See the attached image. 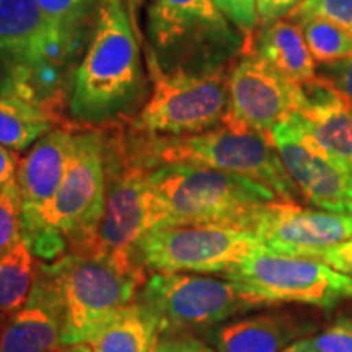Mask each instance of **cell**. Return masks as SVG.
I'll return each instance as SVG.
<instances>
[{"label":"cell","mask_w":352,"mask_h":352,"mask_svg":"<svg viewBox=\"0 0 352 352\" xmlns=\"http://www.w3.org/2000/svg\"><path fill=\"white\" fill-rule=\"evenodd\" d=\"M23 240L21 195L16 178L0 189V254Z\"/></svg>","instance_id":"26"},{"label":"cell","mask_w":352,"mask_h":352,"mask_svg":"<svg viewBox=\"0 0 352 352\" xmlns=\"http://www.w3.org/2000/svg\"><path fill=\"white\" fill-rule=\"evenodd\" d=\"M148 188L151 232L188 226L253 228L267 206L283 201L254 179L195 164L157 166Z\"/></svg>","instance_id":"2"},{"label":"cell","mask_w":352,"mask_h":352,"mask_svg":"<svg viewBox=\"0 0 352 352\" xmlns=\"http://www.w3.org/2000/svg\"><path fill=\"white\" fill-rule=\"evenodd\" d=\"M148 57L165 72L226 69L243 39L212 0H153L147 10Z\"/></svg>","instance_id":"7"},{"label":"cell","mask_w":352,"mask_h":352,"mask_svg":"<svg viewBox=\"0 0 352 352\" xmlns=\"http://www.w3.org/2000/svg\"><path fill=\"white\" fill-rule=\"evenodd\" d=\"M315 259H320V261L331 266L333 270L352 276V239L320 253Z\"/></svg>","instance_id":"33"},{"label":"cell","mask_w":352,"mask_h":352,"mask_svg":"<svg viewBox=\"0 0 352 352\" xmlns=\"http://www.w3.org/2000/svg\"><path fill=\"white\" fill-rule=\"evenodd\" d=\"M310 341L318 352H352V320L338 318Z\"/></svg>","instance_id":"28"},{"label":"cell","mask_w":352,"mask_h":352,"mask_svg":"<svg viewBox=\"0 0 352 352\" xmlns=\"http://www.w3.org/2000/svg\"><path fill=\"white\" fill-rule=\"evenodd\" d=\"M151 98L132 121V131L147 135H192L222 124L228 109L227 69L210 72H165L148 57Z\"/></svg>","instance_id":"9"},{"label":"cell","mask_w":352,"mask_h":352,"mask_svg":"<svg viewBox=\"0 0 352 352\" xmlns=\"http://www.w3.org/2000/svg\"><path fill=\"white\" fill-rule=\"evenodd\" d=\"M64 323L60 290L39 266L28 300L6 323L0 352H59L64 347Z\"/></svg>","instance_id":"17"},{"label":"cell","mask_w":352,"mask_h":352,"mask_svg":"<svg viewBox=\"0 0 352 352\" xmlns=\"http://www.w3.org/2000/svg\"><path fill=\"white\" fill-rule=\"evenodd\" d=\"M19 164L20 162L16 160L15 153L10 148L0 145V189L16 178Z\"/></svg>","instance_id":"34"},{"label":"cell","mask_w":352,"mask_h":352,"mask_svg":"<svg viewBox=\"0 0 352 352\" xmlns=\"http://www.w3.org/2000/svg\"><path fill=\"white\" fill-rule=\"evenodd\" d=\"M316 77L327 82L347 103L352 104V56L316 67Z\"/></svg>","instance_id":"30"},{"label":"cell","mask_w":352,"mask_h":352,"mask_svg":"<svg viewBox=\"0 0 352 352\" xmlns=\"http://www.w3.org/2000/svg\"><path fill=\"white\" fill-rule=\"evenodd\" d=\"M74 54L87 50L98 19L101 0H34Z\"/></svg>","instance_id":"23"},{"label":"cell","mask_w":352,"mask_h":352,"mask_svg":"<svg viewBox=\"0 0 352 352\" xmlns=\"http://www.w3.org/2000/svg\"><path fill=\"white\" fill-rule=\"evenodd\" d=\"M135 134L155 168L165 164L202 165L254 179L284 202L298 204L302 197L271 139L258 132L222 124L201 134L175 138Z\"/></svg>","instance_id":"5"},{"label":"cell","mask_w":352,"mask_h":352,"mask_svg":"<svg viewBox=\"0 0 352 352\" xmlns=\"http://www.w3.org/2000/svg\"><path fill=\"white\" fill-rule=\"evenodd\" d=\"M2 333H3V328H2V323H0V340H2Z\"/></svg>","instance_id":"37"},{"label":"cell","mask_w":352,"mask_h":352,"mask_svg":"<svg viewBox=\"0 0 352 352\" xmlns=\"http://www.w3.org/2000/svg\"><path fill=\"white\" fill-rule=\"evenodd\" d=\"M160 323L142 302H132L100 329L90 344L94 352H153Z\"/></svg>","instance_id":"21"},{"label":"cell","mask_w":352,"mask_h":352,"mask_svg":"<svg viewBox=\"0 0 352 352\" xmlns=\"http://www.w3.org/2000/svg\"><path fill=\"white\" fill-rule=\"evenodd\" d=\"M57 116L50 109L16 96L0 95V145L23 152L54 129Z\"/></svg>","instance_id":"22"},{"label":"cell","mask_w":352,"mask_h":352,"mask_svg":"<svg viewBox=\"0 0 352 352\" xmlns=\"http://www.w3.org/2000/svg\"><path fill=\"white\" fill-rule=\"evenodd\" d=\"M259 307L305 303L321 308L352 298V276L320 259L258 252L223 274Z\"/></svg>","instance_id":"10"},{"label":"cell","mask_w":352,"mask_h":352,"mask_svg":"<svg viewBox=\"0 0 352 352\" xmlns=\"http://www.w3.org/2000/svg\"><path fill=\"white\" fill-rule=\"evenodd\" d=\"M104 168L107 208L88 253L103 254L145 276L138 248L145 233L151 232L148 175L155 166L145 157L134 131L131 135L116 131L104 138Z\"/></svg>","instance_id":"6"},{"label":"cell","mask_w":352,"mask_h":352,"mask_svg":"<svg viewBox=\"0 0 352 352\" xmlns=\"http://www.w3.org/2000/svg\"><path fill=\"white\" fill-rule=\"evenodd\" d=\"M305 108L287 116L311 152L352 171V104L327 82L305 83Z\"/></svg>","instance_id":"16"},{"label":"cell","mask_w":352,"mask_h":352,"mask_svg":"<svg viewBox=\"0 0 352 352\" xmlns=\"http://www.w3.org/2000/svg\"><path fill=\"white\" fill-rule=\"evenodd\" d=\"M145 76L124 0H101L85 54L74 70L69 116L88 126H107L129 116L145 96Z\"/></svg>","instance_id":"1"},{"label":"cell","mask_w":352,"mask_h":352,"mask_svg":"<svg viewBox=\"0 0 352 352\" xmlns=\"http://www.w3.org/2000/svg\"><path fill=\"white\" fill-rule=\"evenodd\" d=\"M235 28L250 38L258 26L256 0H212Z\"/></svg>","instance_id":"29"},{"label":"cell","mask_w":352,"mask_h":352,"mask_svg":"<svg viewBox=\"0 0 352 352\" xmlns=\"http://www.w3.org/2000/svg\"><path fill=\"white\" fill-rule=\"evenodd\" d=\"M287 19L296 23L310 19L327 20L352 36V0H305Z\"/></svg>","instance_id":"27"},{"label":"cell","mask_w":352,"mask_h":352,"mask_svg":"<svg viewBox=\"0 0 352 352\" xmlns=\"http://www.w3.org/2000/svg\"><path fill=\"white\" fill-rule=\"evenodd\" d=\"M261 252L253 228L188 226L145 233L138 254L155 272H228Z\"/></svg>","instance_id":"12"},{"label":"cell","mask_w":352,"mask_h":352,"mask_svg":"<svg viewBox=\"0 0 352 352\" xmlns=\"http://www.w3.org/2000/svg\"><path fill=\"white\" fill-rule=\"evenodd\" d=\"M59 352H94L90 346L87 344H74V346H65L64 349H60Z\"/></svg>","instance_id":"36"},{"label":"cell","mask_w":352,"mask_h":352,"mask_svg":"<svg viewBox=\"0 0 352 352\" xmlns=\"http://www.w3.org/2000/svg\"><path fill=\"white\" fill-rule=\"evenodd\" d=\"M72 147V132L52 129L36 140L32 151L20 160L16 183L21 195L23 236L33 230L44 209L54 199L67 170Z\"/></svg>","instance_id":"18"},{"label":"cell","mask_w":352,"mask_h":352,"mask_svg":"<svg viewBox=\"0 0 352 352\" xmlns=\"http://www.w3.org/2000/svg\"><path fill=\"white\" fill-rule=\"evenodd\" d=\"M305 0H256L258 25L267 26L277 20L287 19Z\"/></svg>","instance_id":"31"},{"label":"cell","mask_w":352,"mask_h":352,"mask_svg":"<svg viewBox=\"0 0 352 352\" xmlns=\"http://www.w3.org/2000/svg\"><path fill=\"white\" fill-rule=\"evenodd\" d=\"M34 284L33 253L25 240L0 254V318L10 316L28 300Z\"/></svg>","instance_id":"24"},{"label":"cell","mask_w":352,"mask_h":352,"mask_svg":"<svg viewBox=\"0 0 352 352\" xmlns=\"http://www.w3.org/2000/svg\"><path fill=\"white\" fill-rule=\"evenodd\" d=\"M270 139L303 199L320 210L352 214V171L311 152L289 118L272 127Z\"/></svg>","instance_id":"15"},{"label":"cell","mask_w":352,"mask_h":352,"mask_svg":"<svg viewBox=\"0 0 352 352\" xmlns=\"http://www.w3.org/2000/svg\"><path fill=\"white\" fill-rule=\"evenodd\" d=\"M253 230L263 252L315 259L352 239V214L305 209L292 202L276 201L259 214Z\"/></svg>","instance_id":"14"},{"label":"cell","mask_w":352,"mask_h":352,"mask_svg":"<svg viewBox=\"0 0 352 352\" xmlns=\"http://www.w3.org/2000/svg\"><path fill=\"white\" fill-rule=\"evenodd\" d=\"M315 63L328 64L352 56V36L327 20L310 19L297 23Z\"/></svg>","instance_id":"25"},{"label":"cell","mask_w":352,"mask_h":352,"mask_svg":"<svg viewBox=\"0 0 352 352\" xmlns=\"http://www.w3.org/2000/svg\"><path fill=\"white\" fill-rule=\"evenodd\" d=\"M107 208L104 135L88 131L74 134L67 170L39 222L23 240L43 261L94 248Z\"/></svg>","instance_id":"4"},{"label":"cell","mask_w":352,"mask_h":352,"mask_svg":"<svg viewBox=\"0 0 352 352\" xmlns=\"http://www.w3.org/2000/svg\"><path fill=\"white\" fill-rule=\"evenodd\" d=\"M305 104L302 85L248 51L228 72V109L222 124L270 138L277 122Z\"/></svg>","instance_id":"13"},{"label":"cell","mask_w":352,"mask_h":352,"mask_svg":"<svg viewBox=\"0 0 352 352\" xmlns=\"http://www.w3.org/2000/svg\"><path fill=\"white\" fill-rule=\"evenodd\" d=\"M41 267L54 279L64 300V347L94 340L118 311L132 303L145 277L91 253H67Z\"/></svg>","instance_id":"8"},{"label":"cell","mask_w":352,"mask_h":352,"mask_svg":"<svg viewBox=\"0 0 352 352\" xmlns=\"http://www.w3.org/2000/svg\"><path fill=\"white\" fill-rule=\"evenodd\" d=\"M280 352H318L310 340H298Z\"/></svg>","instance_id":"35"},{"label":"cell","mask_w":352,"mask_h":352,"mask_svg":"<svg viewBox=\"0 0 352 352\" xmlns=\"http://www.w3.org/2000/svg\"><path fill=\"white\" fill-rule=\"evenodd\" d=\"M153 352H215L212 347L188 334H173L157 342Z\"/></svg>","instance_id":"32"},{"label":"cell","mask_w":352,"mask_h":352,"mask_svg":"<svg viewBox=\"0 0 352 352\" xmlns=\"http://www.w3.org/2000/svg\"><path fill=\"white\" fill-rule=\"evenodd\" d=\"M160 323V334H184L258 308L233 280L183 272H155L139 294Z\"/></svg>","instance_id":"11"},{"label":"cell","mask_w":352,"mask_h":352,"mask_svg":"<svg viewBox=\"0 0 352 352\" xmlns=\"http://www.w3.org/2000/svg\"><path fill=\"white\" fill-rule=\"evenodd\" d=\"M310 320L277 311L232 321L209 334L220 352H280L315 331Z\"/></svg>","instance_id":"19"},{"label":"cell","mask_w":352,"mask_h":352,"mask_svg":"<svg viewBox=\"0 0 352 352\" xmlns=\"http://www.w3.org/2000/svg\"><path fill=\"white\" fill-rule=\"evenodd\" d=\"M245 51L256 54L298 85L316 78V63L308 50L302 28L289 19L263 26L256 36L253 38L252 34L246 39Z\"/></svg>","instance_id":"20"},{"label":"cell","mask_w":352,"mask_h":352,"mask_svg":"<svg viewBox=\"0 0 352 352\" xmlns=\"http://www.w3.org/2000/svg\"><path fill=\"white\" fill-rule=\"evenodd\" d=\"M77 59L34 0H0V95L56 114Z\"/></svg>","instance_id":"3"}]
</instances>
